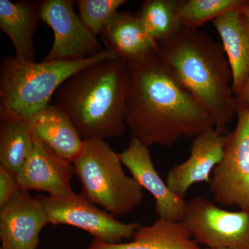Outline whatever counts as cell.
<instances>
[{
  "instance_id": "1",
  "label": "cell",
  "mask_w": 249,
  "mask_h": 249,
  "mask_svg": "<svg viewBox=\"0 0 249 249\" xmlns=\"http://www.w3.org/2000/svg\"><path fill=\"white\" fill-rule=\"evenodd\" d=\"M127 65L125 120L132 137L147 147H170L182 137L214 128L211 114L175 79L157 55Z\"/></svg>"
},
{
  "instance_id": "2",
  "label": "cell",
  "mask_w": 249,
  "mask_h": 249,
  "mask_svg": "<svg viewBox=\"0 0 249 249\" xmlns=\"http://www.w3.org/2000/svg\"><path fill=\"white\" fill-rule=\"evenodd\" d=\"M157 56L175 79L212 116L214 128L227 134L236 115L232 74L222 44L204 33L182 28L159 44Z\"/></svg>"
},
{
  "instance_id": "3",
  "label": "cell",
  "mask_w": 249,
  "mask_h": 249,
  "mask_svg": "<svg viewBox=\"0 0 249 249\" xmlns=\"http://www.w3.org/2000/svg\"><path fill=\"white\" fill-rule=\"evenodd\" d=\"M127 64L109 59L78 71L55 93V103L85 139L122 137L127 128Z\"/></svg>"
},
{
  "instance_id": "4",
  "label": "cell",
  "mask_w": 249,
  "mask_h": 249,
  "mask_svg": "<svg viewBox=\"0 0 249 249\" xmlns=\"http://www.w3.org/2000/svg\"><path fill=\"white\" fill-rule=\"evenodd\" d=\"M117 58L105 49L84 60L74 61H20L4 57L0 65V108L25 118L49 105L59 88L78 71L109 59Z\"/></svg>"
},
{
  "instance_id": "5",
  "label": "cell",
  "mask_w": 249,
  "mask_h": 249,
  "mask_svg": "<svg viewBox=\"0 0 249 249\" xmlns=\"http://www.w3.org/2000/svg\"><path fill=\"white\" fill-rule=\"evenodd\" d=\"M82 195L113 216L132 212L142 204L144 189L124 173L120 155L102 139H85L84 150L73 163Z\"/></svg>"
},
{
  "instance_id": "6",
  "label": "cell",
  "mask_w": 249,
  "mask_h": 249,
  "mask_svg": "<svg viewBox=\"0 0 249 249\" xmlns=\"http://www.w3.org/2000/svg\"><path fill=\"white\" fill-rule=\"evenodd\" d=\"M237 123L226 134L224 155L209 183L214 201L249 211V105L236 103Z\"/></svg>"
},
{
  "instance_id": "7",
  "label": "cell",
  "mask_w": 249,
  "mask_h": 249,
  "mask_svg": "<svg viewBox=\"0 0 249 249\" xmlns=\"http://www.w3.org/2000/svg\"><path fill=\"white\" fill-rule=\"evenodd\" d=\"M183 225L192 238L209 249H249V211H229L196 196L188 201Z\"/></svg>"
},
{
  "instance_id": "8",
  "label": "cell",
  "mask_w": 249,
  "mask_h": 249,
  "mask_svg": "<svg viewBox=\"0 0 249 249\" xmlns=\"http://www.w3.org/2000/svg\"><path fill=\"white\" fill-rule=\"evenodd\" d=\"M39 199L44 205L49 224L78 228L107 243H119L132 238L140 227L136 223L117 220L82 195L73 193L63 196H42Z\"/></svg>"
},
{
  "instance_id": "9",
  "label": "cell",
  "mask_w": 249,
  "mask_h": 249,
  "mask_svg": "<svg viewBox=\"0 0 249 249\" xmlns=\"http://www.w3.org/2000/svg\"><path fill=\"white\" fill-rule=\"evenodd\" d=\"M71 0L41 1V19L52 28L54 40L44 61L84 60L105 49L94 35L73 11Z\"/></svg>"
},
{
  "instance_id": "10",
  "label": "cell",
  "mask_w": 249,
  "mask_h": 249,
  "mask_svg": "<svg viewBox=\"0 0 249 249\" xmlns=\"http://www.w3.org/2000/svg\"><path fill=\"white\" fill-rule=\"evenodd\" d=\"M123 164L143 189L156 201V212L160 219L183 222L188 211V202L170 190L160 178L152 162L148 147L132 137L128 146L119 153Z\"/></svg>"
},
{
  "instance_id": "11",
  "label": "cell",
  "mask_w": 249,
  "mask_h": 249,
  "mask_svg": "<svg viewBox=\"0 0 249 249\" xmlns=\"http://www.w3.org/2000/svg\"><path fill=\"white\" fill-rule=\"evenodd\" d=\"M1 249H36L43 228L49 224L40 199L21 189L0 208Z\"/></svg>"
},
{
  "instance_id": "12",
  "label": "cell",
  "mask_w": 249,
  "mask_h": 249,
  "mask_svg": "<svg viewBox=\"0 0 249 249\" xmlns=\"http://www.w3.org/2000/svg\"><path fill=\"white\" fill-rule=\"evenodd\" d=\"M225 142L226 134L215 128L198 134L192 143L188 160L168 171L166 183L170 190L185 199L195 183H209L213 172L222 160Z\"/></svg>"
},
{
  "instance_id": "13",
  "label": "cell",
  "mask_w": 249,
  "mask_h": 249,
  "mask_svg": "<svg viewBox=\"0 0 249 249\" xmlns=\"http://www.w3.org/2000/svg\"><path fill=\"white\" fill-rule=\"evenodd\" d=\"M73 173V163L56 155L35 137L32 151L17 174V179L21 189L24 191L63 196L74 193L71 186Z\"/></svg>"
},
{
  "instance_id": "14",
  "label": "cell",
  "mask_w": 249,
  "mask_h": 249,
  "mask_svg": "<svg viewBox=\"0 0 249 249\" xmlns=\"http://www.w3.org/2000/svg\"><path fill=\"white\" fill-rule=\"evenodd\" d=\"M99 36L106 49L126 64L144 61L158 53V42L147 34L137 14L116 13Z\"/></svg>"
},
{
  "instance_id": "15",
  "label": "cell",
  "mask_w": 249,
  "mask_h": 249,
  "mask_svg": "<svg viewBox=\"0 0 249 249\" xmlns=\"http://www.w3.org/2000/svg\"><path fill=\"white\" fill-rule=\"evenodd\" d=\"M27 120L34 137L62 158L73 163L84 150L85 139L56 105H48Z\"/></svg>"
},
{
  "instance_id": "16",
  "label": "cell",
  "mask_w": 249,
  "mask_h": 249,
  "mask_svg": "<svg viewBox=\"0 0 249 249\" xmlns=\"http://www.w3.org/2000/svg\"><path fill=\"white\" fill-rule=\"evenodd\" d=\"M240 9L228 11L211 21L231 69L232 89L236 97L249 79V24Z\"/></svg>"
},
{
  "instance_id": "17",
  "label": "cell",
  "mask_w": 249,
  "mask_h": 249,
  "mask_svg": "<svg viewBox=\"0 0 249 249\" xmlns=\"http://www.w3.org/2000/svg\"><path fill=\"white\" fill-rule=\"evenodd\" d=\"M41 1L0 0V29L20 61L34 62V36L41 20Z\"/></svg>"
},
{
  "instance_id": "18",
  "label": "cell",
  "mask_w": 249,
  "mask_h": 249,
  "mask_svg": "<svg viewBox=\"0 0 249 249\" xmlns=\"http://www.w3.org/2000/svg\"><path fill=\"white\" fill-rule=\"evenodd\" d=\"M132 239L125 243H107L93 239L88 249H201L183 222L160 218L150 225L139 227Z\"/></svg>"
},
{
  "instance_id": "19",
  "label": "cell",
  "mask_w": 249,
  "mask_h": 249,
  "mask_svg": "<svg viewBox=\"0 0 249 249\" xmlns=\"http://www.w3.org/2000/svg\"><path fill=\"white\" fill-rule=\"evenodd\" d=\"M34 142L27 118L0 108V165L17 175L30 156Z\"/></svg>"
},
{
  "instance_id": "20",
  "label": "cell",
  "mask_w": 249,
  "mask_h": 249,
  "mask_svg": "<svg viewBox=\"0 0 249 249\" xmlns=\"http://www.w3.org/2000/svg\"><path fill=\"white\" fill-rule=\"evenodd\" d=\"M183 0H145L137 15L147 34L159 44L182 29L180 9Z\"/></svg>"
},
{
  "instance_id": "21",
  "label": "cell",
  "mask_w": 249,
  "mask_h": 249,
  "mask_svg": "<svg viewBox=\"0 0 249 249\" xmlns=\"http://www.w3.org/2000/svg\"><path fill=\"white\" fill-rule=\"evenodd\" d=\"M247 0H183L180 9L181 25L195 29L228 11L242 8Z\"/></svg>"
},
{
  "instance_id": "22",
  "label": "cell",
  "mask_w": 249,
  "mask_h": 249,
  "mask_svg": "<svg viewBox=\"0 0 249 249\" xmlns=\"http://www.w3.org/2000/svg\"><path fill=\"white\" fill-rule=\"evenodd\" d=\"M127 2L126 0H78L76 4L83 24L95 36L100 35L118 9Z\"/></svg>"
},
{
  "instance_id": "23",
  "label": "cell",
  "mask_w": 249,
  "mask_h": 249,
  "mask_svg": "<svg viewBox=\"0 0 249 249\" xmlns=\"http://www.w3.org/2000/svg\"><path fill=\"white\" fill-rule=\"evenodd\" d=\"M20 190L17 175L0 165V208L9 203Z\"/></svg>"
},
{
  "instance_id": "24",
  "label": "cell",
  "mask_w": 249,
  "mask_h": 249,
  "mask_svg": "<svg viewBox=\"0 0 249 249\" xmlns=\"http://www.w3.org/2000/svg\"><path fill=\"white\" fill-rule=\"evenodd\" d=\"M235 102L241 104L249 105V79L242 92L235 98Z\"/></svg>"
},
{
  "instance_id": "25",
  "label": "cell",
  "mask_w": 249,
  "mask_h": 249,
  "mask_svg": "<svg viewBox=\"0 0 249 249\" xmlns=\"http://www.w3.org/2000/svg\"><path fill=\"white\" fill-rule=\"evenodd\" d=\"M240 11L249 24V1H247V3L241 8Z\"/></svg>"
},
{
  "instance_id": "26",
  "label": "cell",
  "mask_w": 249,
  "mask_h": 249,
  "mask_svg": "<svg viewBox=\"0 0 249 249\" xmlns=\"http://www.w3.org/2000/svg\"><path fill=\"white\" fill-rule=\"evenodd\" d=\"M206 249H209V248H207Z\"/></svg>"
}]
</instances>
